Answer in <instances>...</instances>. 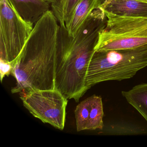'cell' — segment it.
I'll list each match as a JSON object with an SVG mask.
<instances>
[{
    "label": "cell",
    "mask_w": 147,
    "mask_h": 147,
    "mask_svg": "<svg viewBox=\"0 0 147 147\" xmlns=\"http://www.w3.org/2000/svg\"><path fill=\"white\" fill-rule=\"evenodd\" d=\"M147 67V44L135 49L94 51L86 78L88 90L107 81H122L133 77Z\"/></svg>",
    "instance_id": "3"
},
{
    "label": "cell",
    "mask_w": 147,
    "mask_h": 147,
    "mask_svg": "<svg viewBox=\"0 0 147 147\" xmlns=\"http://www.w3.org/2000/svg\"><path fill=\"white\" fill-rule=\"evenodd\" d=\"M105 14L106 26L100 33L95 51L135 49L147 44V18Z\"/></svg>",
    "instance_id": "4"
},
{
    "label": "cell",
    "mask_w": 147,
    "mask_h": 147,
    "mask_svg": "<svg viewBox=\"0 0 147 147\" xmlns=\"http://www.w3.org/2000/svg\"><path fill=\"white\" fill-rule=\"evenodd\" d=\"M102 0H80L69 24L65 26L69 36L75 37L92 12L100 5Z\"/></svg>",
    "instance_id": "10"
},
{
    "label": "cell",
    "mask_w": 147,
    "mask_h": 147,
    "mask_svg": "<svg viewBox=\"0 0 147 147\" xmlns=\"http://www.w3.org/2000/svg\"><path fill=\"white\" fill-rule=\"evenodd\" d=\"M24 106L44 123L63 130L65 126L67 99L57 89L20 93Z\"/></svg>",
    "instance_id": "6"
},
{
    "label": "cell",
    "mask_w": 147,
    "mask_h": 147,
    "mask_svg": "<svg viewBox=\"0 0 147 147\" xmlns=\"http://www.w3.org/2000/svg\"><path fill=\"white\" fill-rule=\"evenodd\" d=\"M75 115L77 131L102 129L104 113L101 97L93 95L82 101L76 106Z\"/></svg>",
    "instance_id": "7"
},
{
    "label": "cell",
    "mask_w": 147,
    "mask_h": 147,
    "mask_svg": "<svg viewBox=\"0 0 147 147\" xmlns=\"http://www.w3.org/2000/svg\"><path fill=\"white\" fill-rule=\"evenodd\" d=\"M13 69V67L11 63L6 62L0 60V76L1 82L6 76H8L11 74Z\"/></svg>",
    "instance_id": "13"
},
{
    "label": "cell",
    "mask_w": 147,
    "mask_h": 147,
    "mask_svg": "<svg viewBox=\"0 0 147 147\" xmlns=\"http://www.w3.org/2000/svg\"><path fill=\"white\" fill-rule=\"evenodd\" d=\"M58 23L50 10L35 23L19 55L11 63V74L17 81L12 93L55 89Z\"/></svg>",
    "instance_id": "2"
},
{
    "label": "cell",
    "mask_w": 147,
    "mask_h": 147,
    "mask_svg": "<svg viewBox=\"0 0 147 147\" xmlns=\"http://www.w3.org/2000/svg\"><path fill=\"white\" fill-rule=\"evenodd\" d=\"M100 6L105 13L147 19V3L138 0H106Z\"/></svg>",
    "instance_id": "8"
},
{
    "label": "cell",
    "mask_w": 147,
    "mask_h": 147,
    "mask_svg": "<svg viewBox=\"0 0 147 147\" xmlns=\"http://www.w3.org/2000/svg\"><path fill=\"white\" fill-rule=\"evenodd\" d=\"M44 1H45L46 2H48V3L51 5L55 0H44Z\"/></svg>",
    "instance_id": "14"
},
{
    "label": "cell",
    "mask_w": 147,
    "mask_h": 147,
    "mask_svg": "<svg viewBox=\"0 0 147 147\" xmlns=\"http://www.w3.org/2000/svg\"><path fill=\"white\" fill-rule=\"evenodd\" d=\"M33 27V24L23 18L8 0H0V60L15 61Z\"/></svg>",
    "instance_id": "5"
},
{
    "label": "cell",
    "mask_w": 147,
    "mask_h": 147,
    "mask_svg": "<svg viewBox=\"0 0 147 147\" xmlns=\"http://www.w3.org/2000/svg\"><path fill=\"white\" fill-rule=\"evenodd\" d=\"M122 94L147 122V83L136 85L129 91H122Z\"/></svg>",
    "instance_id": "11"
},
{
    "label": "cell",
    "mask_w": 147,
    "mask_h": 147,
    "mask_svg": "<svg viewBox=\"0 0 147 147\" xmlns=\"http://www.w3.org/2000/svg\"><path fill=\"white\" fill-rule=\"evenodd\" d=\"M138 1H143V2H145L147 3V0H138Z\"/></svg>",
    "instance_id": "15"
},
{
    "label": "cell",
    "mask_w": 147,
    "mask_h": 147,
    "mask_svg": "<svg viewBox=\"0 0 147 147\" xmlns=\"http://www.w3.org/2000/svg\"><path fill=\"white\" fill-rule=\"evenodd\" d=\"M24 19L34 24L48 11L50 4L44 0H8Z\"/></svg>",
    "instance_id": "9"
},
{
    "label": "cell",
    "mask_w": 147,
    "mask_h": 147,
    "mask_svg": "<svg viewBox=\"0 0 147 147\" xmlns=\"http://www.w3.org/2000/svg\"><path fill=\"white\" fill-rule=\"evenodd\" d=\"M80 0H55L51 4L52 11L61 25L65 26L72 20Z\"/></svg>",
    "instance_id": "12"
},
{
    "label": "cell",
    "mask_w": 147,
    "mask_h": 147,
    "mask_svg": "<svg viewBox=\"0 0 147 147\" xmlns=\"http://www.w3.org/2000/svg\"><path fill=\"white\" fill-rule=\"evenodd\" d=\"M107 17L100 5L88 17L75 37L60 25L56 58L55 89L76 102L88 91L86 78L100 32Z\"/></svg>",
    "instance_id": "1"
}]
</instances>
